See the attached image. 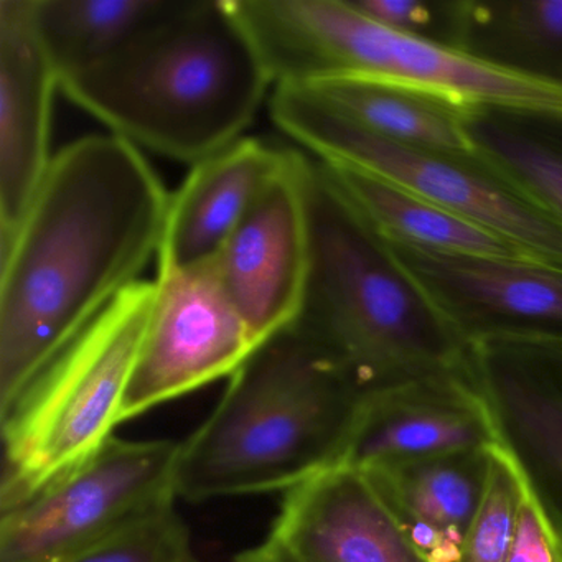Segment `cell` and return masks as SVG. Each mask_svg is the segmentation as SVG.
<instances>
[{
  "instance_id": "4fadbf2b",
  "label": "cell",
  "mask_w": 562,
  "mask_h": 562,
  "mask_svg": "<svg viewBox=\"0 0 562 562\" xmlns=\"http://www.w3.org/2000/svg\"><path fill=\"white\" fill-rule=\"evenodd\" d=\"M495 420L469 363L368 394L341 453L357 469L498 446Z\"/></svg>"
},
{
  "instance_id": "ac0fdd59",
  "label": "cell",
  "mask_w": 562,
  "mask_h": 562,
  "mask_svg": "<svg viewBox=\"0 0 562 562\" xmlns=\"http://www.w3.org/2000/svg\"><path fill=\"white\" fill-rule=\"evenodd\" d=\"M345 195L390 245L442 255L531 258L503 236L353 167L327 164Z\"/></svg>"
},
{
  "instance_id": "3957f363",
  "label": "cell",
  "mask_w": 562,
  "mask_h": 562,
  "mask_svg": "<svg viewBox=\"0 0 562 562\" xmlns=\"http://www.w3.org/2000/svg\"><path fill=\"white\" fill-rule=\"evenodd\" d=\"M311 271L292 327L368 394L469 363L470 350L386 241L307 154Z\"/></svg>"
},
{
  "instance_id": "d6986e66",
  "label": "cell",
  "mask_w": 562,
  "mask_h": 562,
  "mask_svg": "<svg viewBox=\"0 0 562 562\" xmlns=\"http://www.w3.org/2000/svg\"><path fill=\"white\" fill-rule=\"evenodd\" d=\"M456 48L506 74L562 87V0H459Z\"/></svg>"
},
{
  "instance_id": "5bb4252c",
  "label": "cell",
  "mask_w": 562,
  "mask_h": 562,
  "mask_svg": "<svg viewBox=\"0 0 562 562\" xmlns=\"http://www.w3.org/2000/svg\"><path fill=\"white\" fill-rule=\"evenodd\" d=\"M266 539L294 562H426L367 472L347 463L284 492Z\"/></svg>"
},
{
  "instance_id": "30bf717a",
  "label": "cell",
  "mask_w": 562,
  "mask_h": 562,
  "mask_svg": "<svg viewBox=\"0 0 562 562\" xmlns=\"http://www.w3.org/2000/svg\"><path fill=\"white\" fill-rule=\"evenodd\" d=\"M307 154L285 149L215 262L243 321L259 344L297 321L311 271L305 195Z\"/></svg>"
},
{
  "instance_id": "5b68a950",
  "label": "cell",
  "mask_w": 562,
  "mask_h": 562,
  "mask_svg": "<svg viewBox=\"0 0 562 562\" xmlns=\"http://www.w3.org/2000/svg\"><path fill=\"white\" fill-rule=\"evenodd\" d=\"M276 87L338 78L404 85L457 106L562 110V87L490 67L457 48L391 31L351 0H233Z\"/></svg>"
},
{
  "instance_id": "603a6c76",
  "label": "cell",
  "mask_w": 562,
  "mask_h": 562,
  "mask_svg": "<svg viewBox=\"0 0 562 562\" xmlns=\"http://www.w3.org/2000/svg\"><path fill=\"white\" fill-rule=\"evenodd\" d=\"M525 488V476L508 450L502 443L492 447L485 488L463 539L459 562L508 561Z\"/></svg>"
},
{
  "instance_id": "2e32d148",
  "label": "cell",
  "mask_w": 562,
  "mask_h": 562,
  "mask_svg": "<svg viewBox=\"0 0 562 562\" xmlns=\"http://www.w3.org/2000/svg\"><path fill=\"white\" fill-rule=\"evenodd\" d=\"M284 156L285 149L241 137L193 164L169 200L157 255L159 272L182 271L216 259Z\"/></svg>"
},
{
  "instance_id": "4316f807",
  "label": "cell",
  "mask_w": 562,
  "mask_h": 562,
  "mask_svg": "<svg viewBox=\"0 0 562 562\" xmlns=\"http://www.w3.org/2000/svg\"><path fill=\"white\" fill-rule=\"evenodd\" d=\"M233 562H294L289 555H285L278 546L269 542L268 539L261 544L252 546L239 552Z\"/></svg>"
},
{
  "instance_id": "d4e9b609",
  "label": "cell",
  "mask_w": 562,
  "mask_h": 562,
  "mask_svg": "<svg viewBox=\"0 0 562 562\" xmlns=\"http://www.w3.org/2000/svg\"><path fill=\"white\" fill-rule=\"evenodd\" d=\"M371 21L411 37L456 48L459 0H351Z\"/></svg>"
},
{
  "instance_id": "e0dca14e",
  "label": "cell",
  "mask_w": 562,
  "mask_h": 562,
  "mask_svg": "<svg viewBox=\"0 0 562 562\" xmlns=\"http://www.w3.org/2000/svg\"><path fill=\"white\" fill-rule=\"evenodd\" d=\"M488 453L467 450L364 469L424 561H460L485 488Z\"/></svg>"
},
{
  "instance_id": "8fae6325",
  "label": "cell",
  "mask_w": 562,
  "mask_h": 562,
  "mask_svg": "<svg viewBox=\"0 0 562 562\" xmlns=\"http://www.w3.org/2000/svg\"><path fill=\"white\" fill-rule=\"evenodd\" d=\"M390 248L467 347L490 340L562 341V266L526 256Z\"/></svg>"
},
{
  "instance_id": "52a82bcc",
  "label": "cell",
  "mask_w": 562,
  "mask_h": 562,
  "mask_svg": "<svg viewBox=\"0 0 562 562\" xmlns=\"http://www.w3.org/2000/svg\"><path fill=\"white\" fill-rule=\"evenodd\" d=\"M276 126L315 159L363 170L430 200L541 261L562 266V225L476 154L407 146L348 120L305 88L276 87Z\"/></svg>"
},
{
  "instance_id": "6da1fadb",
  "label": "cell",
  "mask_w": 562,
  "mask_h": 562,
  "mask_svg": "<svg viewBox=\"0 0 562 562\" xmlns=\"http://www.w3.org/2000/svg\"><path fill=\"white\" fill-rule=\"evenodd\" d=\"M169 200L123 137L85 136L55 154L18 228L0 233V407L140 281Z\"/></svg>"
},
{
  "instance_id": "7402d4cb",
  "label": "cell",
  "mask_w": 562,
  "mask_h": 562,
  "mask_svg": "<svg viewBox=\"0 0 562 562\" xmlns=\"http://www.w3.org/2000/svg\"><path fill=\"white\" fill-rule=\"evenodd\" d=\"M177 5L179 0H34L35 27L61 81L113 54Z\"/></svg>"
},
{
  "instance_id": "ba28073f",
  "label": "cell",
  "mask_w": 562,
  "mask_h": 562,
  "mask_svg": "<svg viewBox=\"0 0 562 562\" xmlns=\"http://www.w3.org/2000/svg\"><path fill=\"white\" fill-rule=\"evenodd\" d=\"M180 442L111 437L0 518V562H57L176 505Z\"/></svg>"
},
{
  "instance_id": "9c48e42d",
  "label": "cell",
  "mask_w": 562,
  "mask_h": 562,
  "mask_svg": "<svg viewBox=\"0 0 562 562\" xmlns=\"http://www.w3.org/2000/svg\"><path fill=\"white\" fill-rule=\"evenodd\" d=\"M143 347L121 406V424L232 378L261 347L233 304L215 259L159 272Z\"/></svg>"
},
{
  "instance_id": "7a4b0ae2",
  "label": "cell",
  "mask_w": 562,
  "mask_h": 562,
  "mask_svg": "<svg viewBox=\"0 0 562 562\" xmlns=\"http://www.w3.org/2000/svg\"><path fill=\"white\" fill-rule=\"evenodd\" d=\"M271 87L233 0H179L123 47L60 81L114 136L192 164L241 139Z\"/></svg>"
},
{
  "instance_id": "8992f818",
  "label": "cell",
  "mask_w": 562,
  "mask_h": 562,
  "mask_svg": "<svg viewBox=\"0 0 562 562\" xmlns=\"http://www.w3.org/2000/svg\"><path fill=\"white\" fill-rule=\"evenodd\" d=\"M154 301V282L127 288L0 407L2 512L77 469L114 437Z\"/></svg>"
},
{
  "instance_id": "44dd1931",
  "label": "cell",
  "mask_w": 562,
  "mask_h": 562,
  "mask_svg": "<svg viewBox=\"0 0 562 562\" xmlns=\"http://www.w3.org/2000/svg\"><path fill=\"white\" fill-rule=\"evenodd\" d=\"M476 153L562 225V110L473 108Z\"/></svg>"
},
{
  "instance_id": "277c9868",
  "label": "cell",
  "mask_w": 562,
  "mask_h": 562,
  "mask_svg": "<svg viewBox=\"0 0 562 562\" xmlns=\"http://www.w3.org/2000/svg\"><path fill=\"white\" fill-rule=\"evenodd\" d=\"M364 393L297 328L266 340L180 442L177 498L288 492L340 462Z\"/></svg>"
},
{
  "instance_id": "484cf974",
  "label": "cell",
  "mask_w": 562,
  "mask_h": 562,
  "mask_svg": "<svg viewBox=\"0 0 562 562\" xmlns=\"http://www.w3.org/2000/svg\"><path fill=\"white\" fill-rule=\"evenodd\" d=\"M506 562H562V532L526 483L515 541Z\"/></svg>"
},
{
  "instance_id": "9a60e30c",
  "label": "cell",
  "mask_w": 562,
  "mask_h": 562,
  "mask_svg": "<svg viewBox=\"0 0 562 562\" xmlns=\"http://www.w3.org/2000/svg\"><path fill=\"white\" fill-rule=\"evenodd\" d=\"M57 88L60 78L35 27L34 0H0V233L18 228L54 160Z\"/></svg>"
},
{
  "instance_id": "ffe728a7",
  "label": "cell",
  "mask_w": 562,
  "mask_h": 562,
  "mask_svg": "<svg viewBox=\"0 0 562 562\" xmlns=\"http://www.w3.org/2000/svg\"><path fill=\"white\" fill-rule=\"evenodd\" d=\"M305 90L386 139L442 153L476 154L467 124L469 110L426 91L371 78H338Z\"/></svg>"
},
{
  "instance_id": "cb8c5ba5",
  "label": "cell",
  "mask_w": 562,
  "mask_h": 562,
  "mask_svg": "<svg viewBox=\"0 0 562 562\" xmlns=\"http://www.w3.org/2000/svg\"><path fill=\"white\" fill-rule=\"evenodd\" d=\"M57 562H202V559L196 554L189 526L176 505H170Z\"/></svg>"
},
{
  "instance_id": "7c38bea8",
  "label": "cell",
  "mask_w": 562,
  "mask_h": 562,
  "mask_svg": "<svg viewBox=\"0 0 562 562\" xmlns=\"http://www.w3.org/2000/svg\"><path fill=\"white\" fill-rule=\"evenodd\" d=\"M469 350L499 443L562 532V341L490 340Z\"/></svg>"
}]
</instances>
